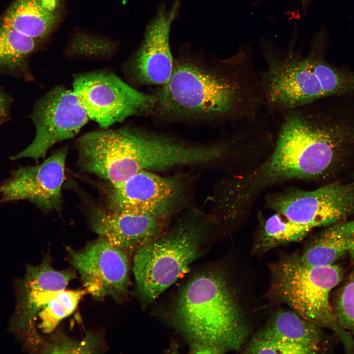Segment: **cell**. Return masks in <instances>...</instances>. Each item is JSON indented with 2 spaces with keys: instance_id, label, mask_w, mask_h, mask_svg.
<instances>
[{
  "instance_id": "9",
  "label": "cell",
  "mask_w": 354,
  "mask_h": 354,
  "mask_svg": "<svg viewBox=\"0 0 354 354\" xmlns=\"http://www.w3.org/2000/svg\"><path fill=\"white\" fill-rule=\"evenodd\" d=\"M68 260L80 275L87 294L102 300L118 301L127 294L129 286V254L99 236L79 250L67 248Z\"/></svg>"
},
{
  "instance_id": "6",
  "label": "cell",
  "mask_w": 354,
  "mask_h": 354,
  "mask_svg": "<svg viewBox=\"0 0 354 354\" xmlns=\"http://www.w3.org/2000/svg\"><path fill=\"white\" fill-rule=\"evenodd\" d=\"M144 128L125 125L86 133L75 142L79 163L107 183L124 181L140 171Z\"/></svg>"
},
{
  "instance_id": "13",
  "label": "cell",
  "mask_w": 354,
  "mask_h": 354,
  "mask_svg": "<svg viewBox=\"0 0 354 354\" xmlns=\"http://www.w3.org/2000/svg\"><path fill=\"white\" fill-rule=\"evenodd\" d=\"M318 326L293 311L277 312L250 341V354H315L320 351Z\"/></svg>"
},
{
  "instance_id": "20",
  "label": "cell",
  "mask_w": 354,
  "mask_h": 354,
  "mask_svg": "<svg viewBox=\"0 0 354 354\" xmlns=\"http://www.w3.org/2000/svg\"><path fill=\"white\" fill-rule=\"evenodd\" d=\"M58 333L44 340L39 352L43 353H94L100 350V340L94 334H87L81 341L74 340ZM98 352V351H97Z\"/></svg>"
},
{
  "instance_id": "3",
  "label": "cell",
  "mask_w": 354,
  "mask_h": 354,
  "mask_svg": "<svg viewBox=\"0 0 354 354\" xmlns=\"http://www.w3.org/2000/svg\"><path fill=\"white\" fill-rule=\"evenodd\" d=\"M272 293L293 311L318 327L333 331L347 350H354V341L338 323L329 302L331 290L342 280L338 265L312 267L302 263L299 254L284 255L270 267Z\"/></svg>"
},
{
  "instance_id": "17",
  "label": "cell",
  "mask_w": 354,
  "mask_h": 354,
  "mask_svg": "<svg viewBox=\"0 0 354 354\" xmlns=\"http://www.w3.org/2000/svg\"><path fill=\"white\" fill-rule=\"evenodd\" d=\"M354 237V219L331 224L317 235L306 246L300 261L312 267L332 265L347 252L349 241Z\"/></svg>"
},
{
  "instance_id": "23",
  "label": "cell",
  "mask_w": 354,
  "mask_h": 354,
  "mask_svg": "<svg viewBox=\"0 0 354 354\" xmlns=\"http://www.w3.org/2000/svg\"><path fill=\"white\" fill-rule=\"evenodd\" d=\"M347 252L354 262V237L351 238L348 243Z\"/></svg>"
},
{
  "instance_id": "19",
  "label": "cell",
  "mask_w": 354,
  "mask_h": 354,
  "mask_svg": "<svg viewBox=\"0 0 354 354\" xmlns=\"http://www.w3.org/2000/svg\"><path fill=\"white\" fill-rule=\"evenodd\" d=\"M37 47V39L27 36L0 20V67H23Z\"/></svg>"
},
{
  "instance_id": "24",
  "label": "cell",
  "mask_w": 354,
  "mask_h": 354,
  "mask_svg": "<svg viewBox=\"0 0 354 354\" xmlns=\"http://www.w3.org/2000/svg\"><path fill=\"white\" fill-rule=\"evenodd\" d=\"M6 107V98L4 95L0 91V115H4Z\"/></svg>"
},
{
  "instance_id": "8",
  "label": "cell",
  "mask_w": 354,
  "mask_h": 354,
  "mask_svg": "<svg viewBox=\"0 0 354 354\" xmlns=\"http://www.w3.org/2000/svg\"><path fill=\"white\" fill-rule=\"evenodd\" d=\"M31 118L35 137L12 160L28 157L37 162L55 144L76 136L89 118L73 90L62 86L53 88L37 102Z\"/></svg>"
},
{
  "instance_id": "26",
  "label": "cell",
  "mask_w": 354,
  "mask_h": 354,
  "mask_svg": "<svg viewBox=\"0 0 354 354\" xmlns=\"http://www.w3.org/2000/svg\"><path fill=\"white\" fill-rule=\"evenodd\" d=\"M2 116H3V115H0V118L2 117Z\"/></svg>"
},
{
  "instance_id": "18",
  "label": "cell",
  "mask_w": 354,
  "mask_h": 354,
  "mask_svg": "<svg viewBox=\"0 0 354 354\" xmlns=\"http://www.w3.org/2000/svg\"><path fill=\"white\" fill-rule=\"evenodd\" d=\"M311 230L275 212L267 218L260 217L255 232L253 252L263 253L274 248L304 239Z\"/></svg>"
},
{
  "instance_id": "11",
  "label": "cell",
  "mask_w": 354,
  "mask_h": 354,
  "mask_svg": "<svg viewBox=\"0 0 354 354\" xmlns=\"http://www.w3.org/2000/svg\"><path fill=\"white\" fill-rule=\"evenodd\" d=\"M67 151L62 147L39 165L14 170L0 185V200H28L44 211L59 210Z\"/></svg>"
},
{
  "instance_id": "1",
  "label": "cell",
  "mask_w": 354,
  "mask_h": 354,
  "mask_svg": "<svg viewBox=\"0 0 354 354\" xmlns=\"http://www.w3.org/2000/svg\"><path fill=\"white\" fill-rule=\"evenodd\" d=\"M154 93L150 117L162 125L231 127L255 118L265 107L258 72L243 53L212 65L175 60L170 81Z\"/></svg>"
},
{
  "instance_id": "21",
  "label": "cell",
  "mask_w": 354,
  "mask_h": 354,
  "mask_svg": "<svg viewBox=\"0 0 354 354\" xmlns=\"http://www.w3.org/2000/svg\"><path fill=\"white\" fill-rule=\"evenodd\" d=\"M316 69L326 97L354 89V75L331 66L320 57Z\"/></svg>"
},
{
  "instance_id": "16",
  "label": "cell",
  "mask_w": 354,
  "mask_h": 354,
  "mask_svg": "<svg viewBox=\"0 0 354 354\" xmlns=\"http://www.w3.org/2000/svg\"><path fill=\"white\" fill-rule=\"evenodd\" d=\"M63 0H14L1 21L35 39L48 35L59 22Z\"/></svg>"
},
{
  "instance_id": "5",
  "label": "cell",
  "mask_w": 354,
  "mask_h": 354,
  "mask_svg": "<svg viewBox=\"0 0 354 354\" xmlns=\"http://www.w3.org/2000/svg\"><path fill=\"white\" fill-rule=\"evenodd\" d=\"M73 91L88 118L102 129L132 116H150L154 93L142 92L110 71L99 70L75 75Z\"/></svg>"
},
{
  "instance_id": "2",
  "label": "cell",
  "mask_w": 354,
  "mask_h": 354,
  "mask_svg": "<svg viewBox=\"0 0 354 354\" xmlns=\"http://www.w3.org/2000/svg\"><path fill=\"white\" fill-rule=\"evenodd\" d=\"M173 318L192 344L212 345L222 353L239 350L250 332L236 298L223 276L214 271L200 273L185 285Z\"/></svg>"
},
{
  "instance_id": "7",
  "label": "cell",
  "mask_w": 354,
  "mask_h": 354,
  "mask_svg": "<svg viewBox=\"0 0 354 354\" xmlns=\"http://www.w3.org/2000/svg\"><path fill=\"white\" fill-rule=\"evenodd\" d=\"M266 207L311 231L354 214V181L333 182L312 190L287 189L267 196Z\"/></svg>"
},
{
  "instance_id": "25",
  "label": "cell",
  "mask_w": 354,
  "mask_h": 354,
  "mask_svg": "<svg viewBox=\"0 0 354 354\" xmlns=\"http://www.w3.org/2000/svg\"><path fill=\"white\" fill-rule=\"evenodd\" d=\"M303 5L304 6L306 4L307 0H301Z\"/></svg>"
},
{
  "instance_id": "15",
  "label": "cell",
  "mask_w": 354,
  "mask_h": 354,
  "mask_svg": "<svg viewBox=\"0 0 354 354\" xmlns=\"http://www.w3.org/2000/svg\"><path fill=\"white\" fill-rule=\"evenodd\" d=\"M158 217L132 212H112L94 208L89 216L92 230L112 245L129 254L157 236Z\"/></svg>"
},
{
  "instance_id": "12",
  "label": "cell",
  "mask_w": 354,
  "mask_h": 354,
  "mask_svg": "<svg viewBox=\"0 0 354 354\" xmlns=\"http://www.w3.org/2000/svg\"><path fill=\"white\" fill-rule=\"evenodd\" d=\"M179 5L177 0L170 9L160 8L148 25L141 46L126 67V76L133 84L160 88L170 81L174 60L169 33Z\"/></svg>"
},
{
  "instance_id": "22",
  "label": "cell",
  "mask_w": 354,
  "mask_h": 354,
  "mask_svg": "<svg viewBox=\"0 0 354 354\" xmlns=\"http://www.w3.org/2000/svg\"><path fill=\"white\" fill-rule=\"evenodd\" d=\"M332 308L340 326L354 335V270L339 289Z\"/></svg>"
},
{
  "instance_id": "14",
  "label": "cell",
  "mask_w": 354,
  "mask_h": 354,
  "mask_svg": "<svg viewBox=\"0 0 354 354\" xmlns=\"http://www.w3.org/2000/svg\"><path fill=\"white\" fill-rule=\"evenodd\" d=\"M86 291H41L30 302L16 338L28 350L37 351L40 332L50 334L76 309Z\"/></svg>"
},
{
  "instance_id": "10",
  "label": "cell",
  "mask_w": 354,
  "mask_h": 354,
  "mask_svg": "<svg viewBox=\"0 0 354 354\" xmlns=\"http://www.w3.org/2000/svg\"><path fill=\"white\" fill-rule=\"evenodd\" d=\"M103 188L105 206L112 212H132L158 217L177 202L180 188L173 178L142 171L121 182L107 183Z\"/></svg>"
},
{
  "instance_id": "4",
  "label": "cell",
  "mask_w": 354,
  "mask_h": 354,
  "mask_svg": "<svg viewBox=\"0 0 354 354\" xmlns=\"http://www.w3.org/2000/svg\"><path fill=\"white\" fill-rule=\"evenodd\" d=\"M207 225L205 221H184L134 253L133 272L144 303L154 300L187 272L201 254Z\"/></svg>"
}]
</instances>
